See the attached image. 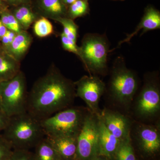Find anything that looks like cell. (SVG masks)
I'll return each mask as SVG.
<instances>
[{"mask_svg":"<svg viewBox=\"0 0 160 160\" xmlns=\"http://www.w3.org/2000/svg\"><path fill=\"white\" fill-rule=\"evenodd\" d=\"M135 110L143 118L154 117L160 110V88L158 76L156 73L147 75L137 100Z\"/></svg>","mask_w":160,"mask_h":160,"instance_id":"7","label":"cell"},{"mask_svg":"<svg viewBox=\"0 0 160 160\" xmlns=\"http://www.w3.org/2000/svg\"><path fill=\"white\" fill-rule=\"evenodd\" d=\"M56 22L60 23L62 26V32L69 39L76 42L77 41L78 26L75 23L74 20L67 17L59 18Z\"/></svg>","mask_w":160,"mask_h":160,"instance_id":"23","label":"cell"},{"mask_svg":"<svg viewBox=\"0 0 160 160\" xmlns=\"http://www.w3.org/2000/svg\"></svg>","mask_w":160,"mask_h":160,"instance_id":"37","label":"cell"},{"mask_svg":"<svg viewBox=\"0 0 160 160\" xmlns=\"http://www.w3.org/2000/svg\"><path fill=\"white\" fill-rule=\"evenodd\" d=\"M46 137L59 155L62 160H77V137Z\"/></svg>","mask_w":160,"mask_h":160,"instance_id":"14","label":"cell"},{"mask_svg":"<svg viewBox=\"0 0 160 160\" xmlns=\"http://www.w3.org/2000/svg\"><path fill=\"white\" fill-rule=\"evenodd\" d=\"M138 86L137 76L128 69L122 57L115 60L108 85L109 94L116 102L129 107L132 102Z\"/></svg>","mask_w":160,"mask_h":160,"instance_id":"4","label":"cell"},{"mask_svg":"<svg viewBox=\"0 0 160 160\" xmlns=\"http://www.w3.org/2000/svg\"><path fill=\"white\" fill-rule=\"evenodd\" d=\"M0 19L9 30L16 33L23 30L9 7H5L0 9Z\"/></svg>","mask_w":160,"mask_h":160,"instance_id":"21","label":"cell"},{"mask_svg":"<svg viewBox=\"0 0 160 160\" xmlns=\"http://www.w3.org/2000/svg\"><path fill=\"white\" fill-rule=\"evenodd\" d=\"M13 151L11 144L2 135L0 134V160H9Z\"/></svg>","mask_w":160,"mask_h":160,"instance_id":"26","label":"cell"},{"mask_svg":"<svg viewBox=\"0 0 160 160\" xmlns=\"http://www.w3.org/2000/svg\"><path fill=\"white\" fill-rule=\"evenodd\" d=\"M10 117L0 108V134L6 128L9 122Z\"/></svg>","mask_w":160,"mask_h":160,"instance_id":"29","label":"cell"},{"mask_svg":"<svg viewBox=\"0 0 160 160\" xmlns=\"http://www.w3.org/2000/svg\"><path fill=\"white\" fill-rule=\"evenodd\" d=\"M88 9L87 0H77L68 7L67 17L74 20L87 14Z\"/></svg>","mask_w":160,"mask_h":160,"instance_id":"24","label":"cell"},{"mask_svg":"<svg viewBox=\"0 0 160 160\" xmlns=\"http://www.w3.org/2000/svg\"><path fill=\"white\" fill-rule=\"evenodd\" d=\"M23 30L27 31L40 18L32 8L31 4H24L9 8Z\"/></svg>","mask_w":160,"mask_h":160,"instance_id":"18","label":"cell"},{"mask_svg":"<svg viewBox=\"0 0 160 160\" xmlns=\"http://www.w3.org/2000/svg\"><path fill=\"white\" fill-rule=\"evenodd\" d=\"M9 160H34L33 152L29 150L13 149Z\"/></svg>","mask_w":160,"mask_h":160,"instance_id":"27","label":"cell"},{"mask_svg":"<svg viewBox=\"0 0 160 160\" xmlns=\"http://www.w3.org/2000/svg\"><path fill=\"white\" fill-rule=\"evenodd\" d=\"M114 155L117 160H136L130 138L121 141Z\"/></svg>","mask_w":160,"mask_h":160,"instance_id":"20","label":"cell"},{"mask_svg":"<svg viewBox=\"0 0 160 160\" xmlns=\"http://www.w3.org/2000/svg\"><path fill=\"white\" fill-rule=\"evenodd\" d=\"M77 160H91L99 155L98 115L89 112L77 137Z\"/></svg>","mask_w":160,"mask_h":160,"instance_id":"8","label":"cell"},{"mask_svg":"<svg viewBox=\"0 0 160 160\" xmlns=\"http://www.w3.org/2000/svg\"><path fill=\"white\" fill-rule=\"evenodd\" d=\"M28 92L25 73L0 83V106L9 117L27 112Z\"/></svg>","mask_w":160,"mask_h":160,"instance_id":"6","label":"cell"},{"mask_svg":"<svg viewBox=\"0 0 160 160\" xmlns=\"http://www.w3.org/2000/svg\"><path fill=\"white\" fill-rule=\"evenodd\" d=\"M75 97L74 82L52 65L28 92L27 112L41 121L71 107Z\"/></svg>","mask_w":160,"mask_h":160,"instance_id":"1","label":"cell"},{"mask_svg":"<svg viewBox=\"0 0 160 160\" xmlns=\"http://www.w3.org/2000/svg\"><path fill=\"white\" fill-rule=\"evenodd\" d=\"M60 37L63 49L66 51L74 53L80 58V47L78 46L76 42L67 38L62 32L60 34Z\"/></svg>","mask_w":160,"mask_h":160,"instance_id":"25","label":"cell"},{"mask_svg":"<svg viewBox=\"0 0 160 160\" xmlns=\"http://www.w3.org/2000/svg\"><path fill=\"white\" fill-rule=\"evenodd\" d=\"M21 62L0 48V83L9 81L21 71Z\"/></svg>","mask_w":160,"mask_h":160,"instance_id":"17","label":"cell"},{"mask_svg":"<svg viewBox=\"0 0 160 160\" xmlns=\"http://www.w3.org/2000/svg\"><path fill=\"white\" fill-rule=\"evenodd\" d=\"M76 97L82 99L92 113L100 115L99 102L106 91V84L98 76H84L76 82Z\"/></svg>","mask_w":160,"mask_h":160,"instance_id":"9","label":"cell"},{"mask_svg":"<svg viewBox=\"0 0 160 160\" xmlns=\"http://www.w3.org/2000/svg\"><path fill=\"white\" fill-rule=\"evenodd\" d=\"M7 7V6L4 4V2H3L2 0H0V9L4 8V7Z\"/></svg>","mask_w":160,"mask_h":160,"instance_id":"33","label":"cell"},{"mask_svg":"<svg viewBox=\"0 0 160 160\" xmlns=\"http://www.w3.org/2000/svg\"><path fill=\"white\" fill-rule=\"evenodd\" d=\"M2 134L13 149L22 150L34 148L46 137L40 120L27 112L10 117L8 126Z\"/></svg>","mask_w":160,"mask_h":160,"instance_id":"2","label":"cell"},{"mask_svg":"<svg viewBox=\"0 0 160 160\" xmlns=\"http://www.w3.org/2000/svg\"><path fill=\"white\" fill-rule=\"evenodd\" d=\"M3 2L9 8L24 5L31 4V0H2Z\"/></svg>","mask_w":160,"mask_h":160,"instance_id":"30","label":"cell"},{"mask_svg":"<svg viewBox=\"0 0 160 160\" xmlns=\"http://www.w3.org/2000/svg\"><path fill=\"white\" fill-rule=\"evenodd\" d=\"M0 108H1V106H0Z\"/></svg>","mask_w":160,"mask_h":160,"instance_id":"36","label":"cell"},{"mask_svg":"<svg viewBox=\"0 0 160 160\" xmlns=\"http://www.w3.org/2000/svg\"><path fill=\"white\" fill-rule=\"evenodd\" d=\"M32 40V37L28 32L22 30L17 33L12 42L5 51L15 59L21 62L29 50Z\"/></svg>","mask_w":160,"mask_h":160,"instance_id":"16","label":"cell"},{"mask_svg":"<svg viewBox=\"0 0 160 160\" xmlns=\"http://www.w3.org/2000/svg\"><path fill=\"white\" fill-rule=\"evenodd\" d=\"M100 117L106 128L118 139L122 141L130 138L132 123L129 118L108 109L102 110Z\"/></svg>","mask_w":160,"mask_h":160,"instance_id":"10","label":"cell"},{"mask_svg":"<svg viewBox=\"0 0 160 160\" xmlns=\"http://www.w3.org/2000/svg\"><path fill=\"white\" fill-rule=\"evenodd\" d=\"M33 11L40 17L55 21L59 18L67 17V7L62 0H31Z\"/></svg>","mask_w":160,"mask_h":160,"instance_id":"11","label":"cell"},{"mask_svg":"<svg viewBox=\"0 0 160 160\" xmlns=\"http://www.w3.org/2000/svg\"><path fill=\"white\" fill-rule=\"evenodd\" d=\"M33 24V32L38 37H47L54 32L52 24L46 18H39Z\"/></svg>","mask_w":160,"mask_h":160,"instance_id":"22","label":"cell"},{"mask_svg":"<svg viewBox=\"0 0 160 160\" xmlns=\"http://www.w3.org/2000/svg\"><path fill=\"white\" fill-rule=\"evenodd\" d=\"M79 47V58L89 74H106L109 52V41L106 35L86 33L83 37Z\"/></svg>","mask_w":160,"mask_h":160,"instance_id":"5","label":"cell"},{"mask_svg":"<svg viewBox=\"0 0 160 160\" xmlns=\"http://www.w3.org/2000/svg\"><path fill=\"white\" fill-rule=\"evenodd\" d=\"M90 110L81 107H69L40 121L46 137H78Z\"/></svg>","mask_w":160,"mask_h":160,"instance_id":"3","label":"cell"},{"mask_svg":"<svg viewBox=\"0 0 160 160\" xmlns=\"http://www.w3.org/2000/svg\"><path fill=\"white\" fill-rule=\"evenodd\" d=\"M103 160L102 159L100 158H98V156L92 159V160Z\"/></svg>","mask_w":160,"mask_h":160,"instance_id":"34","label":"cell"},{"mask_svg":"<svg viewBox=\"0 0 160 160\" xmlns=\"http://www.w3.org/2000/svg\"><path fill=\"white\" fill-rule=\"evenodd\" d=\"M160 29V13L159 12L152 7H149L146 9L142 18L136 28L134 31L130 34L127 35V37L122 41L118 43L117 47L114 49L119 48L122 44L128 43L136 35L142 30L141 35L146 32L150 30H155Z\"/></svg>","mask_w":160,"mask_h":160,"instance_id":"13","label":"cell"},{"mask_svg":"<svg viewBox=\"0 0 160 160\" xmlns=\"http://www.w3.org/2000/svg\"><path fill=\"white\" fill-rule=\"evenodd\" d=\"M62 1L63 3L67 7H68L69 6H70L72 4L75 2L76 1H77V0H62Z\"/></svg>","mask_w":160,"mask_h":160,"instance_id":"32","label":"cell"},{"mask_svg":"<svg viewBox=\"0 0 160 160\" xmlns=\"http://www.w3.org/2000/svg\"><path fill=\"white\" fill-rule=\"evenodd\" d=\"M34 160H62L49 140L45 137L34 147Z\"/></svg>","mask_w":160,"mask_h":160,"instance_id":"19","label":"cell"},{"mask_svg":"<svg viewBox=\"0 0 160 160\" xmlns=\"http://www.w3.org/2000/svg\"><path fill=\"white\" fill-rule=\"evenodd\" d=\"M7 30H8V29L6 28V26H4V24H3L1 19H0V40L6 33Z\"/></svg>","mask_w":160,"mask_h":160,"instance_id":"31","label":"cell"},{"mask_svg":"<svg viewBox=\"0 0 160 160\" xmlns=\"http://www.w3.org/2000/svg\"><path fill=\"white\" fill-rule=\"evenodd\" d=\"M1 45H0V48H1Z\"/></svg>","mask_w":160,"mask_h":160,"instance_id":"35","label":"cell"},{"mask_svg":"<svg viewBox=\"0 0 160 160\" xmlns=\"http://www.w3.org/2000/svg\"><path fill=\"white\" fill-rule=\"evenodd\" d=\"M136 136L140 146L146 153L152 154L159 149L160 134L157 127L140 124L137 129Z\"/></svg>","mask_w":160,"mask_h":160,"instance_id":"12","label":"cell"},{"mask_svg":"<svg viewBox=\"0 0 160 160\" xmlns=\"http://www.w3.org/2000/svg\"><path fill=\"white\" fill-rule=\"evenodd\" d=\"M16 34V33L11 30L9 29L7 30L6 33L0 40L1 47L4 50H6L10 46Z\"/></svg>","mask_w":160,"mask_h":160,"instance_id":"28","label":"cell"},{"mask_svg":"<svg viewBox=\"0 0 160 160\" xmlns=\"http://www.w3.org/2000/svg\"><path fill=\"white\" fill-rule=\"evenodd\" d=\"M99 155L111 157L114 155L121 141L118 139L106 128L98 115Z\"/></svg>","mask_w":160,"mask_h":160,"instance_id":"15","label":"cell"}]
</instances>
